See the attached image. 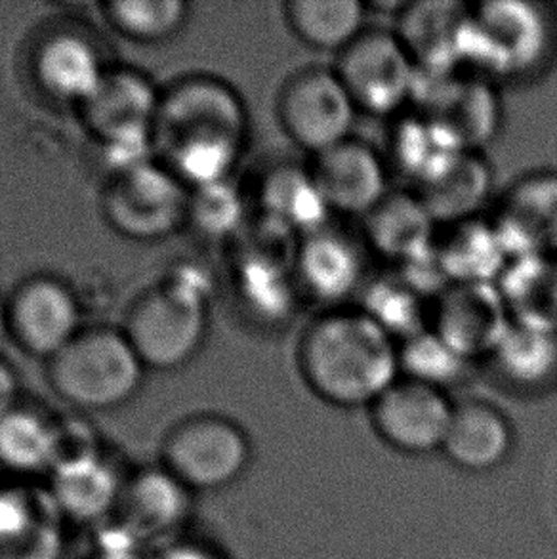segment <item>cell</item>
Listing matches in <instances>:
<instances>
[{"label": "cell", "mask_w": 557, "mask_h": 559, "mask_svg": "<svg viewBox=\"0 0 557 559\" xmlns=\"http://www.w3.org/2000/svg\"><path fill=\"white\" fill-rule=\"evenodd\" d=\"M143 369L122 331L99 326L81 331L56 354L48 377L71 407L98 413L132 400L142 385Z\"/></svg>", "instance_id": "4"}, {"label": "cell", "mask_w": 557, "mask_h": 559, "mask_svg": "<svg viewBox=\"0 0 557 559\" xmlns=\"http://www.w3.org/2000/svg\"><path fill=\"white\" fill-rule=\"evenodd\" d=\"M362 222L367 249L393 267L408 264L434 249L441 229L413 189H393Z\"/></svg>", "instance_id": "19"}, {"label": "cell", "mask_w": 557, "mask_h": 559, "mask_svg": "<svg viewBox=\"0 0 557 559\" xmlns=\"http://www.w3.org/2000/svg\"><path fill=\"white\" fill-rule=\"evenodd\" d=\"M369 12L359 0H291L285 7L294 37L311 50L336 56L369 29Z\"/></svg>", "instance_id": "30"}, {"label": "cell", "mask_w": 557, "mask_h": 559, "mask_svg": "<svg viewBox=\"0 0 557 559\" xmlns=\"http://www.w3.org/2000/svg\"><path fill=\"white\" fill-rule=\"evenodd\" d=\"M367 250L363 237H355L332 222L300 237L294 275L301 295L323 304L327 310L344 308L347 300L362 295L369 281Z\"/></svg>", "instance_id": "12"}, {"label": "cell", "mask_w": 557, "mask_h": 559, "mask_svg": "<svg viewBox=\"0 0 557 559\" xmlns=\"http://www.w3.org/2000/svg\"><path fill=\"white\" fill-rule=\"evenodd\" d=\"M309 167L334 216L367 218L393 191L388 159L357 138L317 155Z\"/></svg>", "instance_id": "14"}, {"label": "cell", "mask_w": 557, "mask_h": 559, "mask_svg": "<svg viewBox=\"0 0 557 559\" xmlns=\"http://www.w3.org/2000/svg\"><path fill=\"white\" fill-rule=\"evenodd\" d=\"M191 510L193 491L165 466H153L127 476L115 518L150 545L180 533Z\"/></svg>", "instance_id": "18"}, {"label": "cell", "mask_w": 557, "mask_h": 559, "mask_svg": "<svg viewBox=\"0 0 557 559\" xmlns=\"http://www.w3.org/2000/svg\"><path fill=\"white\" fill-rule=\"evenodd\" d=\"M104 212L115 231L137 241H155L189 216V195L168 168L147 160L115 175L104 195Z\"/></svg>", "instance_id": "10"}, {"label": "cell", "mask_w": 557, "mask_h": 559, "mask_svg": "<svg viewBox=\"0 0 557 559\" xmlns=\"http://www.w3.org/2000/svg\"><path fill=\"white\" fill-rule=\"evenodd\" d=\"M8 331V310L7 304L0 300V342L4 338V334Z\"/></svg>", "instance_id": "40"}, {"label": "cell", "mask_w": 557, "mask_h": 559, "mask_svg": "<svg viewBox=\"0 0 557 559\" xmlns=\"http://www.w3.org/2000/svg\"><path fill=\"white\" fill-rule=\"evenodd\" d=\"M452 411L449 393L401 377L370 407V416L388 445L418 456L443 449Z\"/></svg>", "instance_id": "13"}, {"label": "cell", "mask_w": 557, "mask_h": 559, "mask_svg": "<svg viewBox=\"0 0 557 559\" xmlns=\"http://www.w3.org/2000/svg\"><path fill=\"white\" fill-rule=\"evenodd\" d=\"M242 214L241 195L229 186V180L195 189V197L189 199V216L204 234L234 231L241 224Z\"/></svg>", "instance_id": "35"}, {"label": "cell", "mask_w": 557, "mask_h": 559, "mask_svg": "<svg viewBox=\"0 0 557 559\" xmlns=\"http://www.w3.org/2000/svg\"><path fill=\"white\" fill-rule=\"evenodd\" d=\"M495 175L489 160L483 153H464L449 170L426 183L413 189L426 204L437 226L447 227L482 218V212L493 199Z\"/></svg>", "instance_id": "27"}, {"label": "cell", "mask_w": 557, "mask_h": 559, "mask_svg": "<svg viewBox=\"0 0 557 559\" xmlns=\"http://www.w3.org/2000/svg\"><path fill=\"white\" fill-rule=\"evenodd\" d=\"M98 456H102L98 436L88 424L79 418H66L56 423L52 472L94 461Z\"/></svg>", "instance_id": "36"}, {"label": "cell", "mask_w": 557, "mask_h": 559, "mask_svg": "<svg viewBox=\"0 0 557 559\" xmlns=\"http://www.w3.org/2000/svg\"><path fill=\"white\" fill-rule=\"evenodd\" d=\"M512 260L557 257V173L521 176L498 199L490 218Z\"/></svg>", "instance_id": "15"}, {"label": "cell", "mask_w": 557, "mask_h": 559, "mask_svg": "<svg viewBox=\"0 0 557 559\" xmlns=\"http://www.w3.org/2000/svg\"><path fill=\"white\" fill-rule=\"evenodd\" d=\"M487 364L515 392H550L557 385V334L512 323Z\"/></svg>", "instance_id": "29"}, {"label": "cell", "mask_w": 557, "mask_h": 559, "mask_svg": "<svg viewBox=\"0 0 557 559\" xmlns=\"http://www.w3.org/2000/svg\"><path fill=\"white\" fill-rule=\"evenodd\" d=\"M557 58L556 7L531 0L472 4L462 40V69L490 83L529 81Z\"/></svg>", "instance_id": "3"}, {"label": "cell", "mask_w": 557, "mask_h": 559, "mask_svg": "<svg viewBox=\"0 0 557 559\" xmlns=\"http://www.w3.org/2000/svg\"><path fill=\"white\" fill-rule=\"evenodd\" d=\"M50 495L66 522L102 525L117 514L127 477L104 456L56 469L50 474Z\"/></svg>", "instance_id": "23"}, {"label": "cell", "mask_w": 557, "mask_h": 559, "mask_svg": "<svg viewBox=\"0 0 557 559\" xmlns=\"http://www.w3.org/2000/svg\"><path fill=\"white\" fill-rule=\"evenodd\" d=\"M107 69L96 48L75 33H56L46 38L35 56V75L52 98L83 106L98 88Z\"/></svg>", "instance_id": "25"}, {"label": "cell", "mask_w": 557, "mask_h": 559, "mask_svg": "<svg viewBox=\"0 0 557 559\" xmlns=\"http://www.w3.org/2000/svg\"><path fill=\"white\" fill-rule=\"evenodd\" d=\"M298 367L324 403L372 407L401 378L400 344L359 308L324 310L301 333Z\"/></svg>", "instance_id": "2"}, {"label": "cell", "mask_w": 557, "mask_h": 559, "mask_svg": "<svg viewBox=\"0 0 557 559\" xmlns=\"http://www.w3.org/2000/svg\"><path fill=\"white\" fill-rule=\"evenodd\" d=\"M157 559H227V556L211 543L197 538H178L166 546Z\"/></svg>", "instance_id": "37"}, {"label": "cell", "mask_w": 557, "mask_h": 559, "mask_svg": "<svg viewBox=\"0 0 557 559\" xmlns=\"http://www.w3.org/2000/svg\"><path fill=\"white\" fill-rule=\"evenodd\" d=\"M513 428L500 408L487 401L454 403L443 451L449 461L472 474L500 468L513 451Z\"/></svg>", "instance_id": "21"}, {"label": "cell", "mask_w": 557, "mask_h": 559, "mask_svg": "<svg viewBox=\"0 0 557 559\" xmlns=\"http://www.w3.org/2000/svg\"><path fill=\"white\" fill-rule=\"evenodd\" d=\"M56 423L31 408H12L0 418V466L17 476L52 472Z\"/></svg>", "instance_id": "32"}, {"label": "cell", "mask_w": 557, "mask_h": 559, "mask_svg": "<svg viewBox=\"0 0 557 559\" xmlns=\"http://www.w3.org/2000/svg\"><path fill=\"white\" fill-rule=\"evenodd\" d=\"M88 559H150L145 554H125V556H114V554H92Z\"/></svg>", "instance_id": "39"}, {"label": "cell", "mask_w": 557, "mask_h": 559, "mask_svg": "<svg viewBox=\"0 0 557 559\" xmlns=\"http://www.w3.org/2000/svg\"><path fill=\"white\" fill-rule=\"evenodd\" d=\"M429 326L457 354L477 365L497 352L512 318L497 283H457L434 302Z\"/></svg>", "instance_id": "11"}, {"label": "cell", "mask_w": 557, "mask_h": 559, "mask_svg": "<svg viewBox=\"0 0 557 559\" xmlns=\"http://www.w3.org/2000/svg\"><path fill=\"white\" fill-rule=\"evenodd\" d=\"M436 250L451 285L498 283L510 264V257L490 218L441 227Z\"/></svg>", "instance_id": "24"}, {"label": "cell", "mask_w": 557, "mask_h": 559, "mask_svg": "<svg viewBox=\"0 0 557 559\" xmlns=\"http://www.w3.org/2000/svg\"><path fill=\"white\" fill-rule=\"evenodd\" d=\"M260 204L262 216L277 222L298 237L329 226L334 218L311 167L296 163H283L264 176Z\"/></svg>", "instance_id": "26"}, {"label": "cell", "mask_w": 557, "mask_h": 559, "mask_svg": "<svg viewBox=\"0 0 557 559\" xmlns=\"http://www.w3.org/2000/svg\"><path fill=\"white\" fill-rule=\"evenodd\" d=\"M334 69L359 114L395 119L413 106L416 63L395 31H365Z\"/></svg>", "instance_id": "8"}, {"label": "cell", "mask_w": 557, "mask_h": 559, "mask_svg": "<svg viewBox=\"0 0 557 559\" xmlns=\"http://www.w3.org/2000/svg\"><path fill=\"white\" fill-rule=\"evenodd\" d=\"M161 456V466L191 491H220L247 472L252 445L241 426L226 416L197 415L168 431Z\"/></svg>", "instance_id": "7"}, {"label": "cell", "mask_w": 557, "mask_h": 559, "mask_svg": "<svg viewBox=\"0 0 557 559\" xmlns=\"http://www.w3.org/2000/svg\"><path fill=\"white\" fill-rule=\"evenodd\" d=\"M470 7L462 2H407L398 15V37L416 68L464 71L462 40Z\"/></svg>", "instance_id": "20"}, {"label": "cell", "mask_w": 557, "mask_h": 559, "mask_svg": "<svg viewBox=\"0 0 557 559\" xmlns=\"http://www.w3.org/2000/svg\"><path fill=\"white\" fill-rule=\"evenodd\" d=\"M475 365L457 354L429 326L426 331L400 342L401 377L449 393L451 388L464 384Z\"/></svg>", "instance_id": "33"}, {"label": "cell", "mask_w": 557, "mask_h": 559, "mask_svg": "<svg viewBox=\"0 0 557 559\" xmlns=\"http://www.w3.org/2000/svg\"><path fill=\"white\" fill-rule=\"evenodd\" d=\"M359 296L362 304L357 308L382 326L398 344L431 325L434 302L411 287L398 270L367 281Z\"/></svg>", "instance_id": "31"}, {"label": "cell", "mask_w": 557, "mask_h": 559, "mask_svg": "<svg viewBox=\"0 0 557 559\" xmlns=\"http://www.w3.org/2000/svg\"><path fill=\"white\" fill-rule=\"evenodd\" d=\"M161 96L134 69H107L96 92L81 106L84 124L106 147L115 175L147 163Z\"/></svg>", "instance_id": "6"}, {"label": "cell", "mask_w": 557, "mask_h": 559, "mask_svg": "<svg viewBox=\"0 0 557 559\" xmlns=\"http://www.w3.org/2000/svg\"><path fill=\"white\" fill-rule=\"evenodd\" d=\"M497 285L513 325L557 334V257L512 260Z\"/></svg>", "instance_id": "28"}, {"label": "cell", "mask_w": 557, "mask_h": 559, "mask_svg": "<svg viewBox=\"0 0 557 559\" xmlns=\"http://www.w3.org/2000/svg\"><path fill=\"white\" fill-rule=\"evenodd\" d=\"M277 115L286 136L317 157L354 138L359 109L336 69L308 68L286 79Z\"/></svg>", "instance_id": "9"}, {"label": "cell", "mask_w": 557, "mask_h": 559, "mask_svg": "<svg viewBox=\"0 0 557 559\" xmlns=\"http://www.w3.org/2000/svg\"><path fill=\"white\" fill-rule=\"evenodd\" d=\"M393 121L386 159L392 170L413 183V189L434 182L464 153H470L429 115L413 109Z\"/></svg>", "instance_id": "22"}, {"label": "cell", "mask_w": 557, "mask_h": 559, "mask_svg": "<svg viewBox=\"0 0 557 559\" xmlns=\"http://www.w3.org/2000/svg\"><path fill=\"white\" fill-rule=\"evenodd\" d=\"M17 378L12 367L0 359V418L17 407Z\"/></svg>", "instance_id": "38"}, {"label": "cell", "mask_w": 557, "mask_h": 559, "mask_svg": "<svg viewBox=\"0 0 557 559\" xmlns=\"http://www.w3.org/2000/svg\"><path fill=\"white\" fill-rule=\"evenodd\" d=\"M153 138L183 186L206 188L229 180L249 138V114L229 84L189 76L161 96Z\"/></svg>", "instance_id": "1"}, {"label": "cell", "mask_w": 557, "mask_h": 559, "mask_svg": "<svg viewBox=\"0 0 557 559\" xmlns=\"http://www.w3.org/2000/svg\"><path fill=\"white\" fill-rule=\"evenodd\" d=\"M203 288L176 277L150 288L132 304L122 333L143 367L170 371L195 356L209 321Z\"/></svg>", "instance_id": "5"}, {"label": "cell", "mask_w": 557, "mask_h": 559, "mask_svg": "<svg viewBox=\"0 0 557 559\" xmlns=\"http://www.w3.org/2000/svg\"><path fill=\"white\" fill-rule=\"evenodd\" d=\"M104 10L115 29L138 43H163L188 20V4L181 0H115Z\"/></svg>", "instance_id": "34"}, {"label": "cell", "mask_w": 557, "mask_h": 559, "mask_svg": "<svg viewBox=\"0 0 557 559\" xmlns=\"http://www.w3.org/2000/svg\"><path fill=\"white\" fill-rule=\"evenodd\" d=\"M63 515L48 489L0 487V559H61Z\"/></svg>", "instance_id": "17"}, {"label": "cell", "mask_w": 557, "mask_h": 559, "mask_svg": "<svg viewBox=\"0 0 557 559\" xmlns=\"http://www.w3.org/2000/svg\"><path fill=\"white\" fill-rule=\"evenodd\" d=\"M7 310L8 331L31 356L52 359L81 333L75 296L50 277L25 281L10 298Z\"/></svg>", "instance_id": "16"}]
</instances>
